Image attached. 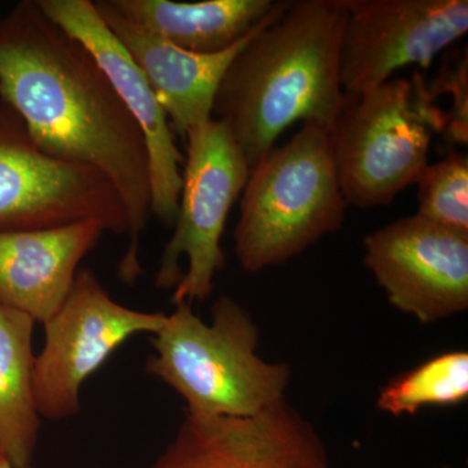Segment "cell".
Listing matches in <instances>:
<instances>
[{"instance_id":"6","label":"cell","mask_w":468,"mask_h":468,"mask_svg":"<svg viewBox=\"0 0 468 468\" xmlns=\"http://www.w3.org/2000/svg\"><path fill=\"white\" fill-rule=\"evenodd\" d=\"M186 156L174 234L155 275L158 289L175 288L172 303L203 302L226 266L221 237L250 168L226 125L211 119L185 135Z\"/></svg>"},{"instance_id":"19","label":"cell","mask_w":468,"mask_h":468,"mask_svg":"<svg viewBox=\"0 0 468 468\" xmlns=\"http://www.w3.org/2000/svg\"><path fill=\"white\" fill-rule=\"evenodd\" d=\"M467 57L461 58L454 69L441 70L437 86L432 90L452 92L454 104L451 115L446 116L445 131L449 143L467 144L468 140V97H467Z\"/></svg>"},{"instance_id":"5","label":"cell","mask_w":468,"mask_h":468,"mask_svg":"<svg viewBox=\"0 0 468 468\" xmlns=\"http://www.w3.org/2000/svg\"><path fill=\"white\" fill-rule=\"evenodd\" d=\"M445 126L446 115L419 73L346 95L329 138L347 206L390 205L417 184L430 165L432 135Z\"/></svg>"},{"instance_id":"4","label":"cell","mask_w":468,"mask_h":468,"mask_svg":"<svg viewBox=\"0 0 468 468\" xmlns=\"http://www.w3.org/2000/svg\"><path fill=\"white\" fill-rule=\"evenodd\" d=\"M346 208L329 131L307 122L250 169L233 233L239 266L250 273L282 266L337 232Z\"/></svg>"},{"instance_id":"12","label":"cell","mask_w":468,"mask_h":468,"mask_svg":"<svg viewBox=\"0 0 468 468\" xmlns=\"http://www.w3.org/2000/svg\"><path fill=\"white\" fill-rule=\"evenodd\" d=\"M43 14L82 43L131 111L146 141L150 162L151 215L174 226L183 186L185 156L176 144L167 113L140 68L101 20L91 0H37Z\"/></svg>"},{"instance_id":"1","label":"cell","mask_w":468,"mask_h":468,"mask_svg":"<svg viewBox=\"0 0 468 468\" xmlns=\"http://www.w3.org/2000/svg\"><path fill=\"white\" fill-rule=\"evenodd\" d=\"M0 100L54 158L103 175L122 198L128 248L117 276L143 275L141 234L151 217L150 162L140 125L91 52L23 0L0 18Z\"/></svg>"},{"instance_id":"13","label":"cell","mask_w":468,"mask_h":468,"mask_svg":"<svg viewBox=\"0 0 468 468\" xmlns=\"http://www.w3.org/2000/svg\"><path fill=\"white\" fill-rule=\"evenodd\" d=\"M103 23L140 68L172 131L185 138L194 126L212 119L218 85L228 67L254 30L229 50L203 55L185 51L122 16L109 0L94 2Z\"/></svg>"},{"instance_id":"20","label":"cell","mask_w":468,"mask_h":468,"mask_svg":"<svg viewBox=\"0 0 468 468\" xmlns=\"http://www.w3.org/2000/svg\"><path fill=\"white\" fill-rule=\"evenodd\" d=\"M18 117L0 100V128L16 122Z\"/></svg>"},{"instance_id":"17","label":"cell","mask_w":468,"mask_h":468,"mask_svg":"<svg viewBox=\"0 0 468 468\" xmlns=\"http://www.w3.org/2000/svg\"><path fill=\"white\" fill-rule=\"evenodd\" d=\"M468 399V353L446 351L388 381L378 408L393 417L415 415L431 406H457Z\"/></svg>"},{"instance_id":"16","label":"cell","mask_w":468,"mask_h":468,"mask_svg":"<svg viewBox=\"0 0 468 468\" xmlns=\"http://www.w3.org/2000/svg\"><path fill=\"white\" fill-rule=\"evenodd\" d=\"M34 320L0 303V451L32 468L41 415L33 392Z\"/></svg>"},{"instance_id":"14","label":"cell","mask_w":468,"mask_h":468,"mask_svg":"<svg viewBox=\"0 0 468 468\" xmlns=\"http://www.w3.org/2000/svg\"><path fill=\"white\" fill-rule=\"evenodd\" d=\"M106 233L97 221L0 232V303L45 323L67 300L79 266Z\"/></svg>"},{"instance_id":"10","label":"cell","mask_w":468,"mask_h":468,"mask_svg":"<svg viewBox=\"0 0 468 468\" xmlns=\"http://www.w3.org/2000/svg\"><path fill=\"white\" fill-rule=\"evenodd\" d=\"M365 251L389 303L421 324L468 309V234L415 214L367 234Z\"/></svg>"},{"instance_id":"22","label":"cell","mask_w":468,"mask_h":468,"mask_svg":"<svg viewBox=\"0 0 468 468\" xmlns=\"http://www.w3.org/2000/svg\"><path fill=\"white\" fill-rule=\"evenodd\" d=\"M440 468H451V467H440Z\"/></svg>"},{"instance_id":"18","label":"cell","mask_w":468,"mask_h":468,"mask_svg":"<svg viewBox=\"0 0 468 468\" xmlns=\"http://www.w3.org/2000/svg\"><path fill=\"white\" fill-rule=\"evenodd\" d=\"M417 185L419 217L468 234L467 154L451 153L435 165H428Z\"/></svg>"},{"instance_id":"3","label":"cell","mask_w":468,"mask_h":468,"mask_svg":"<svg viewBox=\"0 0 468 468\" xmlns=\"http://www.w3.org/2000/svg\"><path fill=\"white\" fill-rule=\"evenodd\" d=\"M175 306L153 335L144 369L183 397L186 412L248 418L285 399L291 368L258 356L260 328L239 302L220 295L211 324L187 302Z\"/></svg>"},{"instance_id":"21","label":"cell","mask_w":468,"mask_h":468,"mask_svg":"<svg viewBox=\"0 0 468 468\" xmlns=\"http://www.w3.org/2000/svg\"><path fill=\"white\" fill-rule=\"evenodd\" d=\"M0 468H14L3 451H0Z\"/></svg>"},{"instance_id":"8","label":"cell","mask_w":468,"mask_h":468,"mask_svg":"<svg viewBox=\"0 0 468 468\" xmlns=\"http://www.w3.org/2000/svg\"><path fill=\"white\" fill-rule=\"evenodd\" d=\"M97 221L128 234L124 205L100 172L43 153L18 119L0 128V232Z\"/></svg>"},{"instance_id":"7","label":"cell","mask_w":468,"mask_h":468,"mask_svg":"<svg viewBox=\"0 0 468 468\" xmlns=\"http://www.w3.org/2000/svg\"><path fill=\"white\" fill-rule=\"evenodd\" d=\"M165 318L160 311L146 313L117 303L91 270H80L67 300L43 323L45 344L33 363L39 415L61 420L79 414L86 378L129 338L158 334Z\"/></svg>"},{"instance_id":"2","label":"cell","mask_w":468,"mask_h":468,"mask_svg":"<svg viewBox=\"0 0 468 468\" xmlns=\"http://www.w3.org/2000/svg\"><path fill=\"white\" fill-rule=\"evenodd\" d=\"M341 0L277 2L221 80L212 119L223 122L252 169L289 126L331 131L343 109Z\"/></svg>"},{"instance_id":"15","label":"cell","mask_w":468,"mask_h":468,"mask_svg":"<svg viewBox=\"0 0 468 468\" xmlns=\"http://www.w3.org/2000/svg\"><path fill=\"white\" fill-rule=\"evenodd\" d=\"M122 16L194 54L229 50L275 8V0H109Z\"/></svg>"},{"instance_id":"9","label":"cell","mask_w":468,"mask_h":468,"mask_svg":"<svg viewBox=\"0 0 468 468\" xmlns=\"http://www.w3.org/2000/svg\"><path fill=\"white\" fill-rule=\"evenodd\" d=\"M340 80L356 97L403 67L427 69L468 30L467 0H341Z\"/></svg>"},{"instance_id":"11","label":"cell","mask_w":468,"mask_h":468,"mask_svg":"<svg viewBox=\"0 0 468 468\" xmlns=\"http://www.w3.org/2000/svg\"><path fill=\"white\" fill-rule=\"evenodd\" d=\"M150 468H334L315 427L286 399L248 418L186 412Z\"/></svg>"}]
</instances>
